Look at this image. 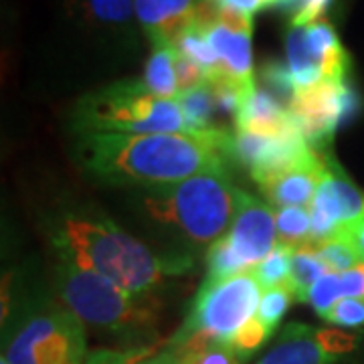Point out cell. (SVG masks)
Here are the masks:
<instances>
[{"label": "cell", "instance_id": "cell-10", "mask_svg": "<svg viewBox=\"0 0 364 364\" xmlns=\"http://www.w3.org/2000/svg\"><path fill=\"white\" fill-rule=\"evenodd\" d=\"M324 154L314 152L312 156L301 160L298 164L272 174L257 182L265 198L277 208L304 207L310 208L316 191L320 186L324 174Z\"/></svg>", "mask_w": 364, "mask_h": 364}, {"label": "cell", "instance_id": "cell-16", "mask_svg": "<svg viewBox=\"0 0 364 364\" xmlns=\"http://www.w3.org/2000/svg\"><path fill=\"white\" fill-rule=\"evenodd\" d=\"M306 37L314 61L324 75V81H346L350 69V55L340 43L330 21L324 16L306 26Z\"/></svg>", "mask_w": 364, "mask_h": 364}, {"label": "cell", "instance_id": "cell-7", "mask_svg": "<svg viewBox=\"0 0 364 364\" xmlns=\"http://www.w3.org/2000/svg\"><path fill=\"white\" fill-rule=\"evenodd\" d=\"M259 301L261 286L249 272L225 279L205 277L184 324L168 344L186 340L193 334H208L229 342L257 314Z\"/></svg>", "mask_w": 364, "mask_h": 364}, {"label": "cell", "instance_id": "cell-35", "mask_svg": "<svg viewBox=\"0 0 364 364\" xmlns=\"http://www.w3.org/2000/svg\"><path fill=\"white\" fill-rule=\"evenodd\" d=\"M338 239H344L346 243H350L352 247L358 251V255L364 259V217L356 221L346 223L338 229Z\"/></svg>", "mask_w": 364, "mask_h": 364}, {"label": "cell", "instance_id": "cell-19", "mask_svg": "<svg viewBox=\"0 0 364 364\" xmlns=\"http://www.w3.org/2000/svg\"><path fill=\"white\" fill-rule=\"evenodd\" d=\"M326 273L330 272L324 265V261L320 259L312 249H296L294 251V259H291V273H289V279H287L286 286L291 289L294 298L306 304V296H308L310 287L320 277H324Z\"/></svg>", "mask_w": 364, "mask_h": 364}, {"label": "cell", "instance_id": "cell-36", "mask_svg": "<svg viewBox=\"0 0 364 364\" xmlns=\"http://www.w3.org/2000/svg\"><path fill=\"white\" fill-rule=\"evenodd\" d=\"M219 2L227 9H233L237 13H243L247 16H253L265 9V0H219Z\"/></svg>", "mask_w": 364, "mask_h": 364}, {"label": "cell", "instance_id": "cell-8", "mask_svg": "<svg viewBox=\"0 0 364 364\" xmlns=\"http://www.w3.org/2000/svg\"><path fill=\"white\" fill-rule=\"evenodd\" d=\"M289 107L299 134L314 152H330L334 132L356 114L358 95L348 81H320L310 90L296 91Z\"/></svg>", "mask_w": 364, "mask_h": 364}, {"label": "cell", "instance_id": "cell-38", "mask_svg": "<svg viewBox=\"0 0 364 364\" xmlns=\"http://www.w3.org/2000/svg\"><path fill=\"white\" fill-rule=\"evenodd\" d=\"M0 364H11V363H9L6 358H2V360H0Z\"/></svg>", "mask_w": 364, "mask_h": 364}, {"label": "cell", "instance_id": "cell-6", "mask_svg": "<svg viewBox=\"0 0 364 364\" xmlns=\"http://www.w3.org/2000/svg\"><path fill=\"white\" fill-rule=\"evenodd\" d=\"M85 324L69 308H45L14 326L4 340L11 364H85Z\"/></svg>", "mask_w": 364, "mask_h": 364}, {"label": "cell", "instance_id": "cell-34", "mask_svg": "<svg viewBox=\"0 0 364 364\" xmlns=\"http://www.w3.org/2000/svg\"><path fill=\"white\" fill-rule=\"evenodd\" d=\"M344 298H364V263L350 272L340 273Z\"/></svg>", "mask_w": 364, "mask_h": 364}, {"label": "cell", "instance_id": "cell-13", "mask_svg": "<svg viewBox=\"0 0 364 364\" xmlns=\"http://www.w3.org/2000/svg\"><path fill=\"white\" fill-rule=\"evenodd\" d=\"M71 14L85 31L114 41L134 39V0H71Z\"/></svg>", "mask_w": 364, "mask_h": 364}, {"label": "cell", "instance_id": "cell-4", "mask_svg": "<svg viewBox=\"0 0 364 364\" xmlns=\"http://www.w3.org/2000/svg\"><path fill=\"white\" fill-rule=\"evenodd\" d=\"M57 286L67 308L93 330L122 340H142L154 334L158 306L148 296L132 294L63 259L57 269Z\"/></svg>", "mask_w": 364, "mask_h": 364}, {"label": "cell", "instance_id": "cell-12", "mask_svg": "<svg viewBox=\"0 0 364 364\" xmlns=\"http://www.w3.org/2000/svg\"><path fill=\"white\" fill-rule=\"evenodd\" d=\"M205 33L219 61V73L215 75L231 79L245 93H253L257 87L253 75V53H251L253 31L215 25Z\"/></svg>", "mask_w": 364, "mask_h": 364}, {"label": "cell", "instance_id": "cell-33", "mask_svg": "<svg viewBox=\"0 0 364 364\" xmlns=\"http://www.w3.org/2000/svg\"><path fill=\"white\" fill-rule=\"evenodd\" d=\"M316 336H318V342L322 344V348L328 354H332L334 358H338L340 354H346L354 348V338L340 330L322 328V330H316Z\"/></svg>", "mask_w": 364, "mask_h": 364}, {"label": "cell", "instance_id": "cell-18", "mask_svg": "<svg viewBox=\"0 0 364 364\" xmlns=\"http://www.w3.org/2000/svg\"><path fill=\"white\" fill-rule=\"evenodd\" d=\"M277 243L291 249L312 245V219L304 207H284L275 210Z\"/></svg>", "mask_w": 364, "mask_h": 364}, {"label": "cell", "instance_id": "cell-2", "mask_svg": "<svg viewBox=\"0 0 364 364\" xmlns=\"http://www.w3.org/2000/svg\"><path fill=\"white\" fill-rule=\"evenodd\" d=\"M59 257L138 296H150L168 275H181L191 263L184 257H160L142 241L104 217L69 215L55 233Z\"/></svg>", "mask_w": 364, "mask_h": 364}, {"label": "cell", "instance_id": "cell-29", "mask_svg": "<svg viewBox=\"0 0 364 364\" xmlns=\"http://www.w3.org/2000/svg\"><path fill=\"white\" fill-rule=\"evenodd\" d=\"M154 350L150 346H140V348H124V350H114V348H97L90 352L85 364H142L148 356H152Z\"/></svg>", "mask_w": 364, "mask_h": 364}, {"label": "cell", "instance_id": "cell-27", "mask_svg": "<svg viewBox=\"0 0 364 364\" xmlns=\"http://www.w3.org/2000/svg\"><path fill=\"white\" fill-rule=\"evenodd\" d=\"M178 356L181 364H241L237 352L225 340H210L203 348L182 352Z\"/></svg>", "mask_w": 364, "mask_h": 364}, {"label": "cell", "instance_id": "cell-21", "mask_svg": "<svg viewBox=\"0 0 364 364\" xmlns=\"http://www.w3.org/2000/svg\"><path fill=\"white\" fill-rule=\"evenodd\" d=\"M308 249H312L314 253L324 261V265L330 273H346L364 263L363 257L358 255V251L352 247L350 243H346L344 239H338V237L322 241V243H312V245H308Z\"/></svg>", "mask_w": 364, "mask_h": 364}, {"label": "cell", "instance_id": "cell-14", "mask_svg": "<svg viewBox=\"0 0 364 364\" xmlns=\"http://www.w3.org/2000/svg\"><path fill=\"white\" fill-rule=\"evenodd\" d=\"M233 128L272 138H286L299 132L289 114V107H284L273 93L261 87H255V91L243 102L235 117Z\"/></svg>", "mask_w": 364, "mask_h": 364}, {"label": "cell", "instance_id": "cell-31", "mask_svg": "<svg viewBox=\"0 0 364 364\" xmlns=\"http://www.w3.org/2000/svg\"><path fill=\"white\" fill-rule=\"evenodd\" d=\"M176 79H178V90H181V93H186V91L200 87L207 81V73L196 65L195 61H191L182 53H176Z\"/></svg>", "mask_w": 364, "mask_h": 364}, {"label": "cell", "instance_id": "cell-32", "mask_svg": "<svg viewBox=\"0 0 364 364\" xmlns=\"http://www.w3.org/2000/svg\"><path fill=\"white\" fill-rule=\"evenodd\" d=\"M334 0H299L298 9L291 13V21L289 25L294 26H308L324 18L326 11L330 9Z\"/></svg>", "mask_w": 364, "mask_h": 364}, {"label": "cell", "instance_id": "cell-22", "mask_svg": "<svg viewBox=\"0 0 364 364\" xmlns=\"http://www.w3.org/2000/svg\"><path fill=\"white\" fill-rule=\"evenodd\" d=\"M249 272L247 265L237 255L229 237L215 241L207 251V279H225L237 273Z\"/></svg>", "mask_w": 364, "mask_h": 364}, {"label": "cell", "instance_id": "cell-11", "mask_svg": "<svg viewBox=\"0 0 364 364\" xmlns=\"http://www.w3.org/2000/svg\"><path fill=\"white\" fill-rule=\"evenodd\" d=\"M196 0H134L138 26L150 45L176 47L195 25Z\"/></svg>", "mask_w": 364, "mask_h": 364}, {"label": "cell", "instance_id": "cell-26", "mask_svg": "<svg viewBox=\"0 0 364 364\" xmlns=\"http://www.w3.org/2000/svg\"><path fill=\"white\" fill-rule=\"evenodd\" d=\"M344 298L342 294V284H340V273H326L320 277L308 291L306 304H310L316 312L324 318L326 314L334 308V304Z\"/></svg>", "mask_w": 364, "mask_h": 364}, {"label": "cell", "instance_id": "cell-25", "mask_svg": "<svg viewBox=\"0 0 364 364\" xmlns=\"http://www.w3.org/2000/svg\"><path fill=\"white\" fill-rule=\"evenodd\" d=\"M272 334V330L267 326H263V322H261L259 318H257V314H255L247 324L243 326L233 338L229 340V344H231V348L237 352V356L243 363V360H247L253 352L259 350L261 346L269 340Z\"/></svg>", "mask_w": 364, "mask_h": 364}, {"label": "cell", "instance_id": "cell-30", "mask_svg": "<svg viewBox=\"0 0 364 364\" xmlns=\"http://www.w3.org/2000/svg\"><path fill=\"white\" fill-rule=\"evenodd\" d=\"M326 322L344 328H356L364 324V298H342L324 316Z\"/></svg>", "mask_w": 364, "mask_h": 364}, {"label": "cell", "instance_id": "cell-17", "mask_svg": "<svg viewBox=\"0 0 364 364\" xmlns=\"http://www.w3.org/2000/svg\"><path fill=\"white\" fill-rule=\"evenodd\" d=\"M176 47L154 45L144 67V83L148 90L162 100H178V79H176Z\"/></svg>", "mask_w": 364, "mask_h": 364}, {"label": "cell", "instance_id": "cell-1", "mask_svg": "<svg viewBox=\"0 0 364 364\" xmlns=\"http://www.w3.org/2000/svg\"><path fill=\"white\" fill-rule=\"evenodd\" d=\"M75 160L95 181L142 188L225 170L221 152L191 134H77Z\"/></svg>", "mask_w": 364, "mask_h": 364}, {"label": "cell", "instance_id": "cell-5", "mask_svg": "<svg viewBox=\"0 0 364 364\" xmlns=\"http://www.w3.org/2000/svg\"><path fill=\"white\" fill-rule=\"evenodd\" d=\"M77 134H186L178 100H162L144 79H122L90 91L73 107Z\"/></svg>", "mask_w": 364, "mask_h": 364}, {"label": "cell", "instance_id": "cell-24", "mask_svg": "<svg viewBox=\"0 0 364 364\" xmlns=\"http://www.w3.org/2000/svg\"><path fill=\"white\" fill-rule=\"evenodd\" d=\"M294 294L291 289L284 284L279 287H272L265 289L259 301V310H257V318H259L263 326H267L272 332L277 330V326L282 324L284 316H286L289 304L294 301Z\"/></svg>", "mask_w": 364, "mask_h": 364}, {"label": "cell", "instance_id": "cell-37", "mask_svg": "<svg viewBox=\"0 0 364 364\" xmlns=\"http://www.w3.org/2000/svg\"><path fill=\"white\" fill-rule=\"evenodd\" d=\"M142 364H181V356L172 348H164L162 352H156V354L148 356Z\"/></svg>", "mask_w": 364, "mask_h": 364}, {"label": "cell", "instance_id": "cell-23", "mask_svg": "<svg viewBox=\"0 0 364 364\" xmlns=\"http://www.w3.org/2000/svg\"><path fill=\"white\" fill-rule=\"evenodd\" d=\"M176 49H178V53H182L184 57H188L191 61H195L196 65L207 73V77L219 73V61H217V55L213 51V47H210V43H208L207 33H205V31H200V28H196V26H191V28L182 35V39L178 41Z\"/></svg>", "mask_w": 364, "mask_h": 364}, {"label": "cell", "instance_id": "cell-28", "mask_svg": "<svg viewBox=\"0 0 364 364\" xmlns=\"http://www.w3.org/2000/svg\"><path fill=\"white\" fill-rule=\"evenodd\" d=\"M261 79L265 83V90L273 93L279 102L287 100V105L291 104L294 95H296V85L287 65H282L277 61H269L261 67Z\"/></svg>", "mask_w": 364, "mask_h": 364}, {"label": "cell", "instance_id": "cell-15", "mask_svg": "<svg viewBox=\"0 0 364 364\" xmlns=\"http://www.w3.org/2000/svg\"><path fill=\"white\" fill-rule=\"evenodd\" d=\"M336 360L322 348L316 330L306 324H287L273 348L257 364H332Z\"/></svg>", "mask_w": 364, "mask_h": 364}, {"label": "cell", "instance_id": "cell-9", "mask_svg": "<svg viewBox=\"0 0 364 364\" xmlns=\"http://www.w3.org/2000/svg\"><path fill=\"white\" fill-rule=\"evenodd\" d=\"M227 237L237 251V255L251 272L277 245L275 210L272 205L241 191L233 225Z\"/></svg>", "mask_w": 364, "mask_h": 364}, {"label": "cell", "instance_id": "cell-20", "mask_svg": "<svg viewBox=\"0 0 364 364\" xmlns=\"http://www.w3.org/2000/svg\"><path fill=\"white\" fill-rule=\"evenodd\" d=\"M294 251H296V249L286 247V245H279V243H277L272 253L249 272L255 277V282L259 284L263 291H265V289H272V287H279L284 286V284H287L289 273H291Z\"/></svg>", "mask_w": 364, "mask_h": 364}, {"label": "cell", "instance_id": "cell-3", "mask_svg": "<svg viewBox=\"0 0 364 364\" xmlns=\"http://www.w3.org/2000/svg\"><path fill=\"white\" fill-rule=\"evenodd\" d=\"M241 188L227 170L196 174L193 178L146 188L142 207L154 221L176 229L195 245H213L233 225Z\"/></svg>", "mask_w": 364, "mask_h": 364}]
</instances>
